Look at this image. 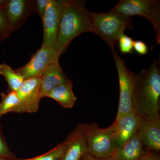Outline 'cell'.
Returning <instances> with one entry per match:
<instances>
[{
    "instance_id": "obj_28",
    "label": "cell",
    "mask_w": 160,
    "mask_h": 160,
    "mask_svg": "<svg viewBox=\"0 0 160 160\" xmlns=\"http://www.w3.org/2000/svg\"><path fill=\"white\" fill-rule=\"evenodd\" d=\"M0 160H21V159L15 157H8L2 156H0Z\"/></svg>"
},
{
    "instance_id": "obj_4",
    "label": "cell",
    "mask_w": 160,
    "mask_h": 160,
    "mask_svg": "<svg viewBox=\"0 0 160 160\" xmlns=\"http://www.w3.org/2000/svg\"><path fill=\"white\" fill-rule=\"evenodd\" d=\"M82 124L89 154L99 158L112 157L118 147L116 122L105 129L96 123Z\"/></svg>"
},
{
    "instance_id": "obj_15",
    "label": "cell",
    "mask_w": 160,
    "mask_h": 160,
    "mask_svg": "<svg viewBox=\"0 0 160 160\" xmlns=\"http://www.w3.org/2000/svg\"><path fill=\"white\" fill-rule=\"evenodd\" d=\"M137 133L117 149L112 158L114 160H139L145 150Z\"/></svg>"
},
{
    "instance_id": "obj_16",
    "label": "cell",
    "mask_w": 160,
    "mask_h": 160,
    "mask_svg": "<svg viewBox=\"0 0 160 160\" xmlns=\"http://www.w3.org/2000/svg\"><path fill=\"white\" fill-rule=\"evenodd\" d=\"M46 97L55 100L66 109L72 108L77 101L73 92L72 81L55 87L49 92Z\"/></svg>"
},
{
    "instance_id": "obj_20",
    "label": "cell",
    "mask_w": 160,
    "mask_h": 160,
    "mask_svg": "<svg viewBox=\"0 0 160 160\" xmlns=\"http://www.w3.org/2000/svg\"><path fill=\"white\" fill-rule=\"evenodd\" d=\"M133 41L131 38L126 35L124 33L121 34L118 40L121 53H132L133 49Z\"/></svg>"
},
{
    "instance_id": "obj_23",
    "label": "cell",
    "mask_w": 160,
    "mask_h": 160,
    "mask_svg": "<svg viewBox=\"0 0 160 160\" xmlns=\"http://www.w3.org/2000/svg\"><path fill=\"white\" fill-rule=\"evenodd\" d=\"M49 0H36L35 1V13H37L42 20L47 9Z\"/></svg>"
},
{
    "instance_id": "obj_17",
    "label": "cell",
    "mask_w": 160,
    "mask_h": 160,
    "mask_svg": "<svg viewBox=\"0 0 160 160\" xmlns=\"http://www.w3.org/2000/svg\"><path fill=\"white\" fill-rule=\"evenodd\" d=\"M0 74L8 84L9 89L7 91H17L25 80L22 75L6 63L0 64Z\"/></svg>"
},
{
    "instance_id": "obj_27",
    "label": "cell",
    "mask_w": 160,
    "mask_h": 160,
    "mask_svg": "<svg viewBox=\"0 0 160 160\" xmlns=\"http://www.w3.org/2000/svg\"><path fill=\"white\" fill-rule=\"evenodd\" d=\"M9 2V0H0V9H6Z\"/></svg>"
},
{
    "instance_id": "obj_7",
    "label": "cell",
    "mask_w": 160,
    "mask_h": 160,
    "mask_svg": "<svg viewBox=\"0 0 160 160\" xmlns=\"http://www.w3.org/2000/svg\"><path fill=\"white\" fill-rule=\"evenodd\" d=\"M61 55L54 47L41 46L26 65L16 70L25 80L41 78L48 66L59 62Z\"/></svg>"
},
{
    "instance_id": "obj_6",
    "label": "cell",
    "mask_w": 160,
    "mask_h": 160,
    "mask_svg": "<svg viewBox=\"0 0 160 160\" xmlns=\"http://www.w3.org/2000/svg\"><path fill=\"white\" fill-rule=\"evenodd\" d=\"M117 69L119 84V100L116 119L123 115L133 112L132 93L136 73L127 68L125 60L117 53L114 47L110 48Z\"/></svg>"
},
{
    "instance_id": "obj_5",
    "label": "cell",
    "mask_w": 160,
    "mask_h": 160,
    "mask_svg": "<svg viewBox=\"0 0 160 160\" xmlns=\"http://www.w3.org/2000/svg\"><path fill=\"white\" fill-rule=\"evenodd\" d=\"M111 10L127 16L139 15L152 24L158 44H160V1L157 0H120Z\"/></svg>"
},
{
    "instance_id": "obj_14",
    "label": "cell",
    "mask_w": 160,
    "mask_h": 160,
    "mask_svg": "<svg viewBox=\"0 0 160 160\" xmlns=\"http://www.w3.org/2000/svg\"><path fill=\"white\" fill-rule=\"evenodd\" d=\"M41 98L46 97L47 94L61 84L71 82L60 66L59 62L51 64L47 67L41 77Z\"/></svg>"
},
{
    "instance_id": "obj_19",
    "label": "cell",
    "mask_w": 160,
    "mask_h": 160,
    "mask_svg": "<svg viewBox=\"0 0 160 160\" xmlns=\"http://www.w3.org/2000/svg\"><path fill=\"white\" fill-rule=\"evenodd\" d=\"M67 140L58 144L56 147L52 149L45 154L32 158L21 160H62L67 147Z\"/></svg>"
},
{
    "instance_id": "obj_11",
    "label": "cell",
    "mask_w": 160,
    "mask_h": 160,
    "mask_svg": "<svg viewBox=\"0 0 160 160\" xmlns=\"http://www.w3.org/2000/svg\"><path fill=\"white\" fill-rule=\"evenodd\" d=\"M143 145L148 150H160V117L142 116L137 132Z\"/></svg>"
},
{
    "instance_id": "obj_18",
    "label": "cell",
    "mask_w": 160,
    "mask_h": 160,
    "mask_svg": "<svg viewBox=\"0 0 160 160\" xmlns=\"http://www.w3.org/2000/svg\"><path fill=\"white\" fill-rule=\"evenodd\" d=\"M0 118L3 115L9 112H15L20 101L16 91H7L1 94Z\"/></svg>"
},
{
    "instance_id": "obj_10",
    "label": "cell",
    "mask_w": 160,
    "mask_h": 160,
    "mask_svg": "<svg viewBox=\"0 0 160 160\" xmlns=\"http://www.w3.org/2000/svg\"><path fill=\"white\" fill-rule=\"evenodd\" d=\"M5 10L8 26L12 32L19 29L29 16L35 13V1L9 0Z\"/></svg>"
},
{
    "instance_id": "obj_25",
    "label": "cell",
    "mask_w": 160,
    "mask_h": 160,
    "mask_svg": "<svg viewBox=\"0 0 160 160\" xmlns=\"http://www.w3.org/2000/svg\"><path fill=\"white\" fill-rule=\"evenodd\" d=\"M155 152L152 150H145L139 160H160L159 156Z\"/></svg>"
},
{
    "instance_id": "obj_22",
    "label": "cell",
    "mask_w": 160,
    "mask_h": 160,
    "mask_svg": "<svg viewBox=\"0 0 160 160\" xmlns=\"http://www.w3.org/2000/svg\"><path fill=\"white\" fill-rule=\"evenodd\" d=\"M0 156L8 157H16L9 149L5 136L2 132L1 124H0Z\"/></svg>"
},
{
    "instance_id": "obj_9",
    "label": "cell",
    "mask_w": 160,
    "mask_h": 160,
    "mask_svg": "<svg viewBox=\"0 0 160 160\" xmlns=\"http://www.w3.org/2000/svg\"><path fill=\"white\" fill-rule=\"evenodd\" d=\"M41 78L25 80L17 92L20 103L17 113H33L38 110L41 97Z\"/></svg>"
},
{
    "instance_id": "obj_26",
    "label": "cell",
    "mask_w": 160,
    "mask_h": 160,
    "mask_svg": "<svg viewBox=\"0 0 160 160\" xmlns=\"http://www.w3.org/2000/svg\"><path fill=\"white\" fill-rule=\"evenodd\" d=\"M82 160H114L112 158H96L92 156L88 153L86 156L83 158Z\"/></svg>"
},
{
    "instance_id": "obj_21",
    "label": "cell",
    "mask_w": 160,
    "mask_h": 160,
    "mask_svg": "<svg viewBox=\"0 0 160 160\" xmlns=\"http://www.w3.org/2000/svg\"><path fill=\"white\" fill-rule=\"evenodd\" d=\"M11 33L6 20L5 9H0V42L6 39Z\"/></svg>"
},
{
    "instance_id": "obj_8",
    "label": "cell",
    "mask_w": 160,
    "mask_h": 160,
    "mask_svg": "<svg viewBox=\"0 0 160 160\" xmlns=\"http://www.w3.org/2000/svg\"><path fill=\"white\" fill-rule=\"evenodd\" d=\"M66 0H49L44 18L42 46L53 47Z\"/></svg>"
},
{
    "instance_id": "obj_12",
    "label": "cell",
    "mask_w": 160,
    "mask_h": 160,
    "mask_svg": "<svg viewBox=\"0 0 160 160\" xmlns=\"http://www.w3.org/2000/svg\"><path fill=\"white\" fill-rule=\"evenodd\" d=\"M66 139L68 144L62 160H82L89 152L82 124H78Z\"/></svg>"
},
{
    "instance_id": "obj_2",
    "label": "cell",
    "mask_w": 160,
    "mask_h": 160,
    "mask_svg": "<svg viewBox=\"0 0 160 160\" xmlns=\"http://www.w3.org/2000/svg\"><path fill=\"white\" fill-rule=\"evenodd\" d=\"M83 0H66L58 29L54 48L61 54L79 35L91 32L90 11Z\"/></svg>"
},
{
    "instance_id": "obj_24",
    "label": "cell",
    "mask_w": 160,
    "mask_h": 160,
    "mask_svg": "<svg viewBox=\"0 0 160 160\" xmlns=\"http://www.w3.org/2000/svg\"><path fill=\"white\" fill-rule=\"evenodd\" d=\"M133 48L136 52L142 55L147 54L149 49L146 43L140 40L133 41Z\"/></svg>"
},
{
    "instance_id": "obj_13",
    "label": "cell",
    "mask_w": 160,
    "mask_h": 160,
    "mask_svg": "<svg viewBox=\"0 0 160 160\" xmlns=\"http://www.w3.org/2000/svg\"><path fill=\"white\" fill-rule=\"evenodd\" d=\"M141 118V116L133 111L115 119L117 125V148L137 133Z\"/></svg>"
},
{
    "instance_id": "obj_3",
    "label": "cell",
    "mask_w": 160,
    "mask_h": 160,
    "mask_svg": "<svg viewBox=\"0 0 160 160\" xmlns=\"http://www.w3.org/2000/svg\"><path fill=\"white\" fill-rule=\"evenodd\" d=\"M90 17L91 32L102 38L110 48L118 44L121 34L133 27V17L112 10L104 13L90 12Z\"/></svg>"
},
{
    "instance_id": "obj_1",
    "label": "cell",
    "mask_w": 160,
    "mask_h": 160,
    "mask_svg": "<svg viewBox=\"0 0 160 160\" xmlns=\"http://www.w3.org/2000/svg\"><path fill=\"white\" fill-rule=\"evenodd\" d=\"M160 62L153 60L146 69L136 73L132 93L133 112L141 116H159Z\"/></svg>"
}]
</instances>
